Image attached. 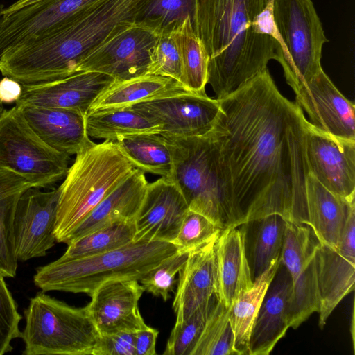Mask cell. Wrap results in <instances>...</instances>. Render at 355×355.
I'll use <instances>...</instances> for the list:
<instances>
[{
	"label": "cell",
	"mask_w": 355,
	"mask_h": 355,
	"mask_svg": "<svg viewBox=\"0 0 355 355\" xmlns=\"http://www.w3.org/2000/svg\"><path fill=\"white\" fill-rule=\"evenodd\" d=\"M218 100L220 110L207 135L230 227L271 214L298 223L310 173L302 109L279 92L268 68Z\"/></svg>",
	"instance_id": "1"
},
{
	"label": "cell",
	"mask_w": 355,
	"mask_h": 355,
	"mask_svg": "<svg viewBox=\"0 0 355 355\" xmlns=\"http://www.w3.org/2000/svg\"><path fill=\"white\" fill-rule=\"evenodd\" d=\"M272 0H195L192 26L209 56L207 83L222 98L279 61V42L268 34Z\"/></svg>",
	"instance_id": "2"
},
{
	"label": "cell",
	"mask_w": 355,
	"mask_h": 355,
	"mask_svg": "<svg viewBox=\"0 0 355 355\" xmlns=\"http://www.w3.org/2000/svg\"><path fill=\"white\" fill-rule=\"evenodd\" d=\"M151 0H101L59 25L8 49L7 75L21 85L64 78L121 24L138 21Z\"/></svg>",
	"instance_id": "3"
},
{
	"label": "cell",
	"mask_w": 355,
	"mask_h": 355,
	"mask_svg": "<svg viewBox=\"0 0 355 355\" xmlns=\"http://www.w3.org/2000/svg\"><path fill=\"white\" fill-rule=\"evenodd\" d=\"M178 252L165 241H133L119 249L90 257L58 259L36 269L35 285L43 292L58 291L91 295L114 279L141 280L151 269Z\"/></svg>",
	"instance_id": "4"
},
{
	"label": "cell",
	"mask_w": 355,
	"mask_h": 355,
	"mask_svg": "<svg viewBox=\"0 0 355 355\" xmlns=\"http://www.w3.org/2000/svg\"><path fill=\"white\" fill-rule=\"evenodd\" d=\"M135 166L113 141L91 139L76 155L60 185L54 236L67 244L71 234Z\"/></svg>",
	"instance_id": "5"
},
{
	"label": "cell",
	"mask_w": 355,
	"mask_h": 355,
	"mask_svg": "<svg viewBox=\"0 0 355 355\" xmlns=\"http://www.w3.org/2000/svg\"><path fill=\"white\" fill-rule=\"evenodd\" d=\"M24 314V355L93 354L99 332L86 306H71L41 291Z\"/></svg>",
	"instance_id": "6"
},
{
	"label": "cell",
	"mask_w": 355,
	"mask_h": 355,
	"mask_svg": "<svg viewBox=\"0 0 355 355\" xmlns=\"http://www.w3.org/2000/svg\"><path fill=\"white\" fill-rule=\"evenodd\" d=\"M171 153L168 177L179 188L189 209L209 218L221 230L230 227L216 155L210 138L160 134Z\"/></svg>",
	"instance_id": "7"
},
{
	"label": "cell",
	"mask_w": 355,
	"mask_h": 355,
	"mask_svg": "<svg viewBox=\"0 0 355 355\" xmlns=\"http://www.w3.org/2000/svg\"><path fill=\"white\" fill-rule=\"evenodd\" d=\"M272 17L282 53L279 61L295 92L322 69L328 42L311 0H272Z\"/></svg>",
	"instance_id": "8"
},
{
	"label": "cell",
	"mask_w": 355,
	"mask_h": 355,
	"mask_svg": "<svg viewBox=\"0 0 355 355\" xmlns=\"http://www.w3.org/2000/svg\"><path fill=\"white\" fill-rule=\"evenodd\" d=\"M70 156L46 144L16 105L0 115V168L18 174L32 187L54 189L69 168Z\"/></svg>",
	"instance_id": "9"
},
{
	"label": "cell",
	"mask_w": 355,
	"mask_h": 355,
	"mask_svg": "<svg viewBox=\"0 0 355 355\" xmlns=\"http://www.w3.org/2000/svg\"><path fill=\"white\" fill-rule=\"evenodd\" d=\"M159 32L141 21L123 22L83 59L77 72H98L117 82L146 75Z\"/></svg>",
	"instance_id": "10"
},
{
	"label": "cell",
	"mask_w": 355,
	"mask_h": 355,
	"mask_svg": "<svg viewBox=\"0 0 355 355\" xmlns=\"http://www.w3.org/2000/svg\"><path fill=\"white\" fill-rule=\"evenodd\" d=\"M315 259L320 298L318 324L322 329L336 306L354 290L355 207L348 214L338 246L319 242Z\"/></svg>",
	"instance_id": "11"
},
{
	"label": "cell",
	"mask_w": 355,
	"mask_h": 355,
	"mask_svg": "<svg viewBox=\"0 0 355 355\" xmlns=\"http://www.w3.org/2000/svg\"><path fill=\"white\" fill-rule=\"evenodd\" d=\"M59 189L31 187L19 198L13 219V243L17 261L44 257L56 239L54 228Z\"/></svg>",
	"instance_id": "12"
},
{
	"label": "cell",
	"mask_w": 355,
	"mask_h": 355,
	"mask_svg": "<svg viewBox=\"0 0 355 355\" xmlns=\"http://www.w3.org/2000/svg\"><path fill=\"white\" fill-rule=\"evenodd\" d=\"M306 153L310 173L331 192L355 198V140L325 132L309 121Z\"/></svg>",
	"instance_id": "13"
},
{
	"label": "cell",
	"mask_w": 355,
	"mask_h": 355,
	"mask_svg": "<svg viewBox=\"0 0 355 355\" xmlns=\"http://www.w3.org/2000/svg\"><path fill=\"white\" fill-rule=\"evenodd\" d=\"M130 107L159 125V134L189 137L210 132L220 104L207 94L187 93L141 102Z\"/></svg>",
	"instance_id": "14"
},
{
	"label": "cell",
	"mask_w": 355,
	"mask_h": 355,
	"mask_svg": "<svg viewBox=\"0 0 355 355\" xmlns=\"http://www.w3.org/2000/svg\"><path fill=\"white\" fill-rule=\"evenodd\" d=\"M189 207L177 185L161 177L148 184L135 219L133 241H165L176 237Z\"/></svg>",
	"instance_id": "15"
},
{
	"label": "cell",
	"mask_w": 355,
	"mask_h": 355,
	"mask_svg": "<svg viewBox=\"0 0 355 355\" xmlns=\"http://www.w3.org/2000/svg\"><path fill=\"white\" fill-rule=\"evenodd\" d=\"M296 103L310 123L338 137L355 140L354 104L346 98L320 70L296 91Z\"/></svg>",
	"instance_id": "16"
},
{
	"label": "cell",
	"mask_w": 355,
	"mask_h": 355,
	"mask_svg": "<svg viewBox=\"0 0 355 355\" xmlns=\"http://www.w3.org/2000/svg\"><path fill=\"white\" fill-rule=\"evenodd\" d=\"M144 292L139 281L114 279L98 286L86 306L99 334L146 329L138 303Z\"/></svg>",
	"instance_id": "17"
},
{
	"label": "cell",
	"mask_w": 355,
	"mask_h": 355,
	"mask_svg": "<svg viewBox=\"0 0 355 355\" xmlns=\"http://www.w3.org/2000/svg\"><path fill=\"white\" fill-rule=\"evenodd\" d=\"M114 82L108 75L82 71L54 81L22 85L15 105L72 109L86 115L92 103Z\"/></svg>",
	"instance_id": "18"
},
{
	"label": "cell",
	"mask_w": 355,
	"mask_h": 355,
	"mask_svg": "<svg viewBox=\"0 0 355 355\" xmlns=\"http://www.w3.org/2000/svg\"><path fill=\"white\" fill-rule=\"evenodd\" d=\"M101 0H40L3 14L0 22V57L8 49L59 25Z\"/></svg>",
	"instance_id": "19"
},
{
	"label": "cell",
	"mask_w": 355,
	"mask_h": 355,
	"mask_svg": "<svg viewBox=\"0 0 355 355\" xmlns=\"http://www.w3.org/2000/svg\"><path fill=\"white\" fill-rule=\"evenodd\" d=\"M218 237L189 252L186 263L178 273L172 306L177 322L187 319L214 295L217 297L215 247Z\"/></svg>",
	"instance_id": "20"
},
{
	"label": "cell",
	"mask_w": 355,
	"mask_h": 355,
	"mask_svg": "<svg viewBox=\"0 0 355 355\" xmlns=\"http://www.w3.org/2000/svg\"><path fill=\"white\" fill-rule=\"evenodd\" d=\"M292 279L279 263L263 298L248 344V355H268L289 328L287 309Z\"/></svg>",
	"instance_id": "21"
},
{
	"label": "cell",
	"mask_w": 355,
	"mask_h": 355,
	"mask_svg": "<svg viewBox=\"0 0 355 355\" xmlns=\"http://www.w3.org/2000/svg\"><path fill=\"white\" fill-rule=\"evenodd\" d=\"M244 224L223 230L215 247L218 300L230 309L254 284L246 257Z\"/></svg>",
	"instance_id": "22"
},
{
	"label": "cell",
	"mask_w": 355,
	"mask_h": 355,
	"mask_svg": "<svg viewBox=\"0 0 355 355\" xmlns=\"http://www.w3.org/2000/svg\"><path fill=\"white\" fill-rule=\"evenodd\" d=\"M20 108L34 132L60 153L76 155L90 141L86 115L79 110L28 105Z\"/></svg>",
	"instance_id": "23"
},
{
	"label": "cell",
	"mask_w": 355,
	"mask_h": 355,
	"mask_svg": "<svg viewBox=\"0 0 355 355\" xmlns=\"http://www.w3.org/2000/svg\"><path fill=\"white\" fill-rule=\"evenodd\" d=\"M353 207L355 198L349 200L331 192L309 173L304 209L298 223L309 226L320 243L337 248Z\"/></svg>",
	"instance_id": "24"
},
{
	"label": "cell",
	"mask_w": 355,
	"mask_h": 355,
	"mask_svg": "<svg viewBox=\"0 0 355 355\" xmlns=\"http://www.w3.org/2000/svg\"><path fill=\"white\" fill-rule=\"evenodd\" d=\"M148 184L145 173L135 168L83 220L69 236L67 244L105 226L135 220Z\"/></svg>",
	"instance_id": "25"
},
{
	"label": "cell",
	"mask_w": 355,
	"mask_h": 355,
	"mask_svg": "<svg viewBox=\"0 0 355 355\" xmlns=\"http://www.w3.org/2000/svg\"><path fill=\"white\" fill-rule=\"evenodd\" d=\"M193 93L170 77L146 74L123 81H114L92 103L87 112L104 109L130 107L137 103Z\"/></svg>",
	"instance_id": "26"
},
{
	"label": "cell",
	"mask_w": 355,
	"mask_h": 355,
	"mask_svg": "<svg viewBox=\"0 0 355 355\" xmlns=\"http://www.w3.org/2000/svg\"><path fill=\"white\" fill-rule=\"evenodd\" d=\"M285 223L279 214L243 223L245 252L253 282L280 256Z\"/></svg>",
	"instance_id": "27"
},
{
	"label": "cell",
	"mask_w": 355,
	"mask_h": 355,
	"mask_svg": "<svg viewBox=\"0 0 355 355\" xmlns=\"http://www.w3.org/2000/svg\"><path fill=\"white\" fill-rule=\"evenodd\" d=\"M31 184L13 171L0 168V274L15 277L18 261L13 243V219L21 196Z\"/></svg>",
	"instance_id": "28"
},
{
	"label": "cell",
	"mask_w": 355,
	"mask_h": 355,
	"mask_svg": "<svg viewBox=\"0 0 355 355\" xmlns=\"http://www.w3.org/2000/svg\"><path fill=\"white\" fill-rule=\"evenodd\" d=\"M85 127L89 137L114 142L138 134H159L161 127L130 107L87 112Z\"/></svg>",
	"instance_id": "29"
},
{
	"label": "cell",
	"mask_w": 355,
	"mask_h": 355,
	"mask_svg": "<svg viewBox=\"0 0 355 355\" xmlns=\"http://www.w3.org/2000/svg\"><path fill=\"white\" fill-rule=\"evenodd\" d=\"M280 263L279 257L254 281L252 287L239 297L230 309L235 355H248L251 331L267 288Z\"/></svg>",
	"instance_id": "30"
},
{
	"label": "cell",
	"mask_w": 355,
	"mask_h": 355,
	"mask_svg": "<svg viewBox=\"0 0 355 355\" xmlns=\"http://www.w3.org/2000/svg\"><path fill=\"white\" fill-rule=\"evenodd\" d=\"M173 36L181 60V83L193 93L206 94L209 56L189 17L173 28Z\"/></svg>",
	"instance_id": "31"
},
{
	"label": "cell",
	"mask_w": 355,
	"mask_h": 355,
	"mask_svg": "<svg viewBox=\"0 0 355 355\" xmlns=\"http://www.w3.org/2000/svg\"><path fill=\"white\" fill-rule=\"evenodd\" d=\"M114 143L135 168L161 177H169L172 156L160 134L129 135L119 138Z\"/></svg>",
	"instance_id": "32"
},
{
	"label": "cell",
	"mask_w": 355,
	"mask_h": 355,
	"mask_svg": "<svg viewBox=\"0 0 355 355\" xmlns=\"http://www.w3.org/2000/svg\"><path fill=\"white\" fill-rule=\"evenodd\" d=\"M135 234V220L114 223L73 240L60 258L73 259L112 251L133 242Z\"/></svg>",
	"instance_id": "33"
},
{
	"label": "cell",
	"mask_w": 355,
	"mask_h": 355,
	"mask_svg": "<svg viewBox=\"0 0 355 355\" xmlns=\"http://www.w3.org/2000/svg\"><path fill=\"white\" fill-rule=\"evenodd\" d=\"M319 241L306 224L286 220L283 243L279 256L293 282L315 257Z\"/></svg>",
	"instance_id": "34"
},
{
	"label": "cell",
	"mask_w": 355,
	"mask_h": 355,
	"mask_svg": "<svg viewBox=\"0 0 355 355\" xmlns=\"http://www.w3.org/2000/svg\"><path fill=\"white\" fill-rule=\"evenodd\" d=\"M320 306V298L314 257L303 272L292 282L287 309L289 328L297 329L311 315L319 312Z\"/></svg>",
	"instance_id": "35"
},
{
	"label": "cell",
	"mask_w": 355,
	"mask_h": 355,
	"mask_svg": "<svg viewBox=\"0 0 355 355\" xmlns=\"http://www.w3.org/2000/svg\"><path fill=\"white\" fill-rule=\"evenodd\" d=\"M230 309L217 300L191 355H235Z\"/></svg>",
	"instance_id": "36"
},
{
	"label": "cell",
	"mask_w": 355,
	"mask_h": 355,
	"mask_svg": "<svg viewBox=\"0 0 355 355\" xmlns=\"http://www.w3.org/2000/svg\"><path fill=\"white\" fill-rule=\"evenodd\" d=\"M218 298L214 295L187 319L175 322L166 342L164 355H191Z\"/></svg>",
	"instance_id": "37"
},
{
	"label": "cell",
	"mask_w": 355,
	"mask_h": 355,
	"mask_svg": "<svg viewBox=\"0 0 355 355\" xmlns=\"http://www.w3.org/2000/svg\"><path fill=\"white\" fill-rule=\"evenodd\" d=\"M222 230L206 216L189 209L171 243L178 252L189 253L218 236Z\"/></svg>",
	"instance_id": "38"
},
{
	"label": "cell",
	"mask_w": 355,
	"mask_h": 355,
	"mask_svg": "<svg viewBox=\"0 0 355 355\" xmlns=\"http://www.w3.org/2000/svg\"><path fill=\"white\" fill-rule=\"evenodd\" d=\"M175 26H167L159 31L151 52L147 74L170 77L181 83V60L173 36Z\"/></svg>",
	"instance_id": "39"
},
{
	"label": "cell",
	"mask_w": 355,
	"mask_h": 355,
	"mask_svg": "<svg viewBox=\"0 0 355 355\" xmlns=\"http://www.w3.org/2000/svg\"><path fill=\"white\" fill-rule=\"evenodd\" d=\"M195 11V0H151L138 21L159 31L182 23L189 17L191 22Z\"/></svg>",
	"instance_id": "40"
},
{
	"label": "cell",
	"mask_w": 355,
	"mask_h": 355,
	"mask_svg": "<svg viewBox=\"0 0 355 355\" xmlns=\"http://www.w3.org/2000/svg\"><path fill=\"white\" fill-rule=\"evenodd\" d=\"M188 253L177 252L151 269L141 280L144 291L164 301L171 297L177 283L176 275L184 267Z\"/></svg>",
	"instance_id": "41"
},
{
	"label": "cell",
	"mask_w": 355,
	"mask_h": 355,
	"mask_svg": "<svg viewBox=\"0 0 355 355\" xmlns=\"http://www.w3.org/2000/svg\"><path fill=\"white\" fill-rule=\"evenodd\" d=\"M21 318L5 277L0 274V355L11 352L13 349L12 341L21 338L19 322Z\"/></svg>",
	"instance_id": "42"
},
{
	"label": "cell",
	"mask_w": 355,
	"mask_h": 355,
	"mask_svg": "<svg viewBox=\"0 0 355 355\" xmlns=\"http://www.w3.org/2000/svg\"><path fill=\"white\" fill-rule=\"evenodd\" d=\"M135 333L123 331L99 334L92 355H135Z\"/></svg>",
	"instance_id": "43"
},
{
	"label": "cell",
	"mask_w": 355,
	"mask_h": 355,
	"mask_svg": "<svg viewBox=\"0 0 355 355\" xmlns=\"http://www.w3.org/2000/svg\"><path fill=\"white\" fill-rule=\"evenodd\" d=\"M159 332L148 327L135 333V355H155V345Z\"/></svg>",
	"instance_id": "44"
},
{
	"label": "cell",
	"mask_w": 355,
	"mask_h": 355,
	"mask_svg": "<svg viewBox=\"0 0 355 355\" xmlns=\"http://www.w3.org/2000/svg\"><path fill=\"white\" fill-rule=\"evenodd\" d=\"M22 92V85L16 80L4 76L0 80V99L4 103H15Z\"/></svg>",
	"instance_id": "45"
},
{
	"label": "cell",
	"mask_w": 355,
	"mask_h": 355,
	"mask_svg": "<svg viewBox=\"0 0 355 355\" xmlns=\"http://www.w3.org/2000/svg\"><path fill=\"white\" fill-rule=\"evenodd\" d=\"M40 0H17L10 6L5 8L3 14L9 13L17 10L28 5L37 2Z\"/></svg>",
	"instance_id": "46"
},
{
	"label": "cell",
	"mask_w": 355,
	"mask_h": 355,
	"mask_svg": "<svg viewBox=\"0 0 355 355\" xmlns=\"http://www.w3.org/2000/svg\"><path fill=\"white\" fill-rule=\"evenodd\" d=\"M4 8H5L3 4H0V22H1V20L3 17V12Z\"/></svg>",
	"instance_id": "47"
},
{
	"label": "cell",
	"mask_w": 355,
	"mask_h": 355,
	"mask_svg": "<svg viewBox=\"0 0 355 355\" xmlns=\"http://www.w3.org/2000/svg\"><path fill=\"white\" fill-rule=\"evenodd\" d=\"M3 103L0 99V115L1 114L2 112L3 111Z\"/></svg>",
	"instance_id": "48"
}]
</instances>
